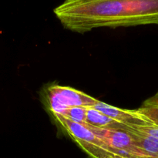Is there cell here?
<instances>
[{
  "label": "cell",
  "mask_w": 158,
  "mask_h": 158,
  "mask_svg": "<svg viewBox=\"0 0 158 158\" xmlns=\"http://www.w3.org/2000/svg\"><path fill=\"white\" fill-rule=\"evenodd\" d=\"M53 12L66 29L77 32L101 27L158 26V0H64Z\"/></svg>",
  "instance_id": "1"
},
{
  "label": "cell",
  "mask_w": 158,
  "mask_h": 158,
  "mask_svg": "<svg viewBox=\"0 0 158 158\" xmlns=\"http://www.w3.org/2000/svg\"><path fill=\"white\" fill-rule=\"evenodd\" d=\"M68 135L92 158H112L114 155L106 143L99 138L88 125L76 123L61 115L53 116Z\"/></svg>",
  "instance_id": "2"
},
{
  "label": "cell",
  "mask_w": 158,
  "mask_h": 158,
  "mask_svg": "<svg viewBox=\"0 0 158 158\" xmlns=\"http://www.w3.org/2000/svg\"><path fill=\"white\" fill-rule=\"evenodd\" d=\"M46 98L49 110L53 116L63 115L73 106H94L97 99L69 86L53 84L48 86Z\"/></svg>",
  "instance_id": "3"
},
{
  "label": "cell",
  "mask_w": 158,
  "mask_h": 158,
  "mask_svg": "<svg viewBox=\"0 0 158 158\" xmlns=\"http://www.w3.org/2000/svg\"><path fill=\"white\" fill-rule=\"evenodd\" d=\"M93 132L101 139L114 155L135 158H148L137 146L129 131L107 130L89 126Z\"/></svg>",
  "instance_id": "4"
},
{
  "label": "cell",
  "mask_w": 158,
  "mask_h": 158,
  "mask_svg": "<svg viewBox=\"0 0 158 158\" xmlns=\"http://www.w3.org/2000/svg\"><path fill=\"white\" fill-rule=\"evenodd\" d=\"M93 106L105 115L125 125L129 129L139 126L145 120V117L138 110L120 109L98 100Z\"/></svg>",
  "instance_id": "5"
},
{
  "label": "cell",
  "mask_w": 158,
  "mask_h": 158,
  "mask_svg": "<svg viewBox=\"0 0 158 158\" xmlns=\"http://www.w3.org/2000/svg\"><path fill=\"white\" fill-rule=\"evenodd\" d=\"M84 124L93 127L100 128V129L122 130V131L129 130L127 127L105 115L93 106H86V117Z\"/></svg>",
  "instance_id": "6"
},
{
  "label": "cell",
  "mask_w": 158,
  "mask_h": 158,
  "mask_svg": "<svg viewBox=\"0 0 158 158\" xmlns=\"http://www.w3.org/2000/svg\"><path fill=\"white\" fill-rule=\"evenodd\" d=\"M136 146L148 157V158H158V139L145 134L136 130L130 128Z\"/></svg>",
  "instance_id": "7"
},
{
  "label": "cell",
  "mask_w": 158,
  "mask_h": 158,
  "mask_svg": "<svg viewBox=\"0 0 158 158\" xmlns=\"http://www.w3.org/2000/svg\"><path fill=\"white\" fill-rule=\"evenodd\" d=\"M137 110L148 120L158 125V92L145 100Z\"/></svg>",
  "instance_id": "8"
},
{
  "label": "cell",
  "mask_w": 158,
  "mask_h": 158,
  "mask_svg": "<svg viewBox=\"0 0 158 158\" xmlns=\"http://www.w3.org/2000/svg\"><path fill=\"white\" fill-rule=\"evenodd\" d=\"M61 116L73 122L85 123L86 117V106H73L69 108Z\"/></svg>",
  "instance_id": "9"
},
{
  "label": "cell",
  "mask_w": 158,
  "mask_h": 158,
  "mask_svg": "<svg viewBox=\"0 0 158 158\" xmlns=\"http://www.w3.org/2000/svg\"><path fill=\"white\" fill-rule=\"evenodd\" d=\"M132 129L158 139V125L148 120L146 117H145V120L141 124L133 127Z\"/></svg>",
  "instance_id": "10"
},
{
  "label": "cell",
  "mask_w": 158,
  "mask_h": 158,
  "mask_svg": "<svg viewBox=\"0 0 158 158\" xmlns=\"http://www.w3.org/2000/svg\"><path fill=\"white\" fill-rule=\"evenodd\" d=\"M112 158H135V157H123V156H114Z\"/></svg>",
  "instance_id": "11"
}]
</instances>
